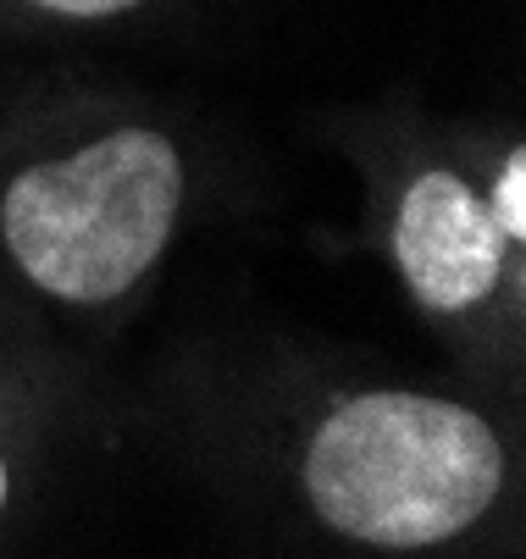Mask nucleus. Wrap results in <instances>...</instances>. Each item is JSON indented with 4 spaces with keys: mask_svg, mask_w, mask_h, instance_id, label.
<instances>
[{
    "mask_svg": "<svg viewBox=\"0 0 526 559\" xmlns=\"http://www.w3.org/2000/svg\"><path fill=\"white\" fill-rule=\"evenodd\" d=\"M261 200L250 155L128 78L0 72V328L106 360L194 233Z\"/></svg>",
    "mask_w": 526,
    "mask_h": 559,
    "instance_id": "1",
    "label": "nucleus"
},
{
    "mask_svg": "<svg viewBox=\"0 0 526 559\" xmlns=\"http://www.w3.org/2000/svg\"><path fill=\"white\" fill-rule=\"evenodd\" d=\"M167 388L244 427L299 515L344 548L455 554L515 504V411L455 371L410 377L277 322H222L172 349Z\"/></svg>",
    "mask_w": 526,
    "mask_h": 559,
    "instance_id": "2",
    "label": "nucleus"
},
{
    "mask_svg": "<svg viewBox=\"0 0 526 559\" xmlns=\"http://www.w3.org/2000/svg\"><path fill=\"white\" fill-rule=\"evenodd\" d=\"M360 189L355 245L410 322L477 393L521 405L526 382V133L504 111L443 117L388 90L311 117Z\"/></svg>",
    "mask_w": 526,
    "mask_h": 559,
    "instance_id": "3",
    "label": "nucleus"
},
{
    "mask_svg": "<svg viewBox=\"0 0 526 559\" xmlns=\"http://www.w3.org/2000/svg\"><path fill=\"white\" fill-rule=\"evenodd\" d=\"M106 360H84L72 349L39 344L28 333L0 328V521L17 504L23 460L61 416L89 405Z\"/></svg>",
    "mask_w": 526,
    "mask_h": 559,
    "instance_id": "4",
    "label": "nucleus"
},
{
    "mask_svg": "<svg viewBox=\"0 0 526 559\" xmlns=\"http://www.w3.org/2000/svg\"><path fill=\"white\" fill-rule=\"evenodd\" d=\"M189 0H0V45L122 39L172 23Z\"/></svg>",
    "mask_w": 526,
    "mask_h": 559,
    "instance_id": "5",
    "label": "nucleus"
}]
</instances>
